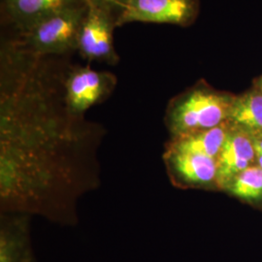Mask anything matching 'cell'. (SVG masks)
Wrapping results in <instances>:
<instances>
[{"instance_id": "6", "label": "cell", "mask_w": 262, "mask_h": 262, "mask_svg": "<svg viewBox=\"0 0 262 262\" xmlns=\"http://www.w3.org/2000/svg\"><path fill=\"white\" fill-rule=\"evenodd\" d=\"M114 76L91 67H80L66 81V104L74 115H81L100 102L113 86Z\"/></svg>"}, {"instance_id": "11", "label": "cell", "mask_w": 262, "mask_h": 262, "mask_svg": "<svg viewBox=\"0 0 262 262\" xmlns=\"http://www.w3.org/2000/svg\"><path fill=\"white\" fill-rule=\"evenodd\" d=\"M226 189L235 196L247 201L262 198V168L257 164L245 169L238 174Z\"/></svg>"}, {"instance_id": "9", "label": "cell", "mask_w": 262, "mask_h": 262, "mask_svg": "<svg viewBox=\"0 0 262 262\" xmlns=\"http://www.w3.org/2000/svg\"><path fill=\"white\" fill-rule=\"evenodd\" d=\"M230 125V122L227 121L210 129L174 136L168 148L203 155L216 160L224 147Z\"/></svg>"}, {"instance_id": "5", "label": "cell", "mask_w": 262, "mask_h": 262, "mask_svg": "<svg viewBox=\"0 0 262 262\" xmlns=\"http://www.w3.org/2000/svg\"><path fill=\"white\" fill-rule=\"evenodd\" d=\"M224 147L216 159V185L227 188L245 169L256 164V149L253 136L230 123Z\"/></svg>"}, {"instance_id": "4", "label": "cell", "mask_w": 262, "mask_h": 262, "mask_svg": "<svg viewBox=\"0 0 262 262\" xmlns=\"http://www.w3.org/2000/svg\"><path fill=\"white\" fill-rule=\"evenodd\" d=\"M197 0H127L116 27L130 23L189 26L198 14Z\"/></svg>"}, {"instance_id": "13", "label": "cell", "mask_w": 262, "mask_h": 262, "mask_svg": "<svg viewBox=\"0 0 262 262\" xmlns=\"http://www.w3.org/2000/svg\"><path fill=\"white\" fill-rule=\"evenodd\" d=\"M98 1H100L101 3H103L112 10L118 9L120 10V12H121L127 0H98Z\"/></svg>"}, {"instance_id": "1", "label": "cell", "mask_w": 262, "mask_h": 262, "mask_svg": "<svg viewBox=\"0 0 262 262\" xmlns=\"http://www.w3.org/2000/svg\"><path fill=\"white\" fill-rule=\"evenodd\" d=\"M234 96L196 84L169 104L167 126L173 136L215 127L228 121Z\"/></svg>"}, {"instance_id": "15", "label": "cell", "mask_w": 262, "mask_h": 262, "mask_svg": "<svg viewBox=\"0 0 262 262\" xmlns=\"http://www.w3.org/2000/svg\"><path fill=\"white\" fill-rule=\"evenodd\" d=\"M255 88H257L258 90L262 91V76L256 80V82H255Z\"/></svg>"}, {"instance_id": "8", "label": "cell", "mask_w": 262, "mask_h": 262, "mask_svg": "<svg viewBox=\"0 0 262 262\" xmlns=\"http://www.w3.org/2000/svg\"><path fill=\"white\" fill-rule=\"evenodd\" d=\"M84 0H4V7L10 19L24 31L38 21L61 10L83 3Z\"/></svg>"}, {"instance_id": "3", "label": "cell", "mask_w": 262, "mask_h": 262, "mask_svg": "<svg viewBox=\"0 0 262 262\" xmlns=\"http://www.w3.org/2000/svg\"><path fill=\"white\" fill-rule=\"evenodd\" d=\"M86 12L80 30L78 50L89 60L114 63L118 56L114 48L113 31L116 20L112 9L98 0H85Z\"/></svg>"}, {"instance_id": "2", "label": "cell", "mask_w": 262, "mask_h": 262, "mask_svg": "<svg viewBox=\"0 0 262 262\" xmlns=\"http://www.w3.org/2000/svg\"><path fill=\"white\" fill-rule=\"evenodd\" d=\"M86 3L71 6L49 16L25 31V45L32 54L60 55L78 49Z\"/></svg>"}, {"instance_id": "7", "label": "cell", "mask_w": 262, "mask_h": 262, "mask_svg": "<svg viewBox=\"0 0 262 262\" xmlns=\"http://www.w3.org/2000/svg\"><path fill=\"white\" fill-rule=\"evenodd\" d=\"M165 159L174 177L189 186L205 187L216 183V160L203 155L167 149Z\"/></svg>"}, {"instance_id": "12", "label": "cell", "mask_w": 262, "mask_h": 262, "mask_svg": "<svg viewBox=\"0 0 262 262\" xmlns=\"http://www.w3.org/2000/svg\"><path fill=\"white\" fill-rule=\"evenodd\" d=\"M0 250V262H34L27 236L21 231H3Z\"/></svg>"}, {"instance_id": "10", "label": "cell", "mask_w": 262, "mask_h": 262, "mask_svg": "<svg viewBox=\"0 0 262 262\" xmlns=\"http://www.w3.org/2000/svg\"><path fill=\"white\" fill-rule=\"evenodd\" d=\"M228 122L252 136L262 135V91L254 86L245 94L234 96Z\"/></svg>"}, {"instance_id": "14", "label": "cell", "mask_w": 262, "mask_h": 262, "mask_svg": "<svg viewBox=\"0 0 262 262\" xmlns=\"http://www.w3.org/2000/svg\"><path fill=\"white\" fill-rule=\"evenodd\" d=\"M253 142L255 145V148L257 150L262 151V135H257V136H253Z\"/></svg>"}]
</instances>
